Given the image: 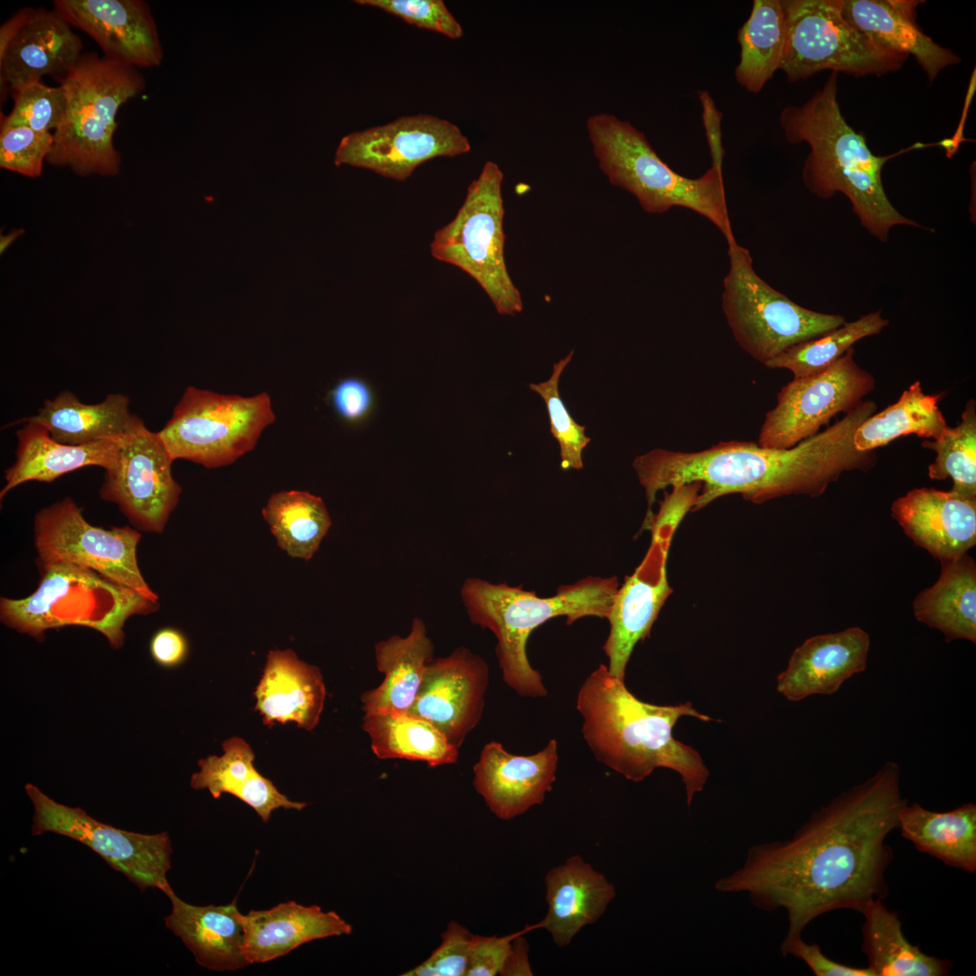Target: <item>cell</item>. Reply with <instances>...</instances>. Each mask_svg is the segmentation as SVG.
I'll return each instance as SVG.
<instances>
[{
  "label": "cell",
  "instance_id": "obj_52",
  "mask_svg": "<svg viewBox=\"0 0 976 976\" xmlns=\"http://www.w3.org/2000/svg\"><path fill=\"white\" fill-rule=\"evenodd\" d=\"M699 99L702 108L701 117L711 157V166L723 170L725 149L721 136L722 113L717 108L708 91H699Z\"/></svg>",
  "mask_w": 976,
  "mask_h": 976
},
{
  "label": "cell",
  "instance_id": "obj_53",
  "mask_svg": "<svg viewBox=\"0 0 976 976\" xmlns=\"http://www.w3.org/2000/svg\"><path fill=\"white\" fill-rule=\"evenodd\" d=\"M539 929L538 924H530L521 930L511 941V951L505 965L501 972L502 976H531L533 975L529 961V943L523 934Z\"/></svg>",
  "mask_w": 976,
  "mask_h": 976
},
{
  "label": "cell",
  "instance_id": "obj_1",
  "mask_svg": "<svg viewBox=\"0 0 976 976\" xmlns=\"http://www.w3.org/2000/svg\"><path fill=\"white\" fill-rule=\"evenodd\" d=\"M906 802L900 768L887 762L815 811L790 839L749 847L742 864L714 887L746 894L765 912L784 910L788 926L783 941L802 936L825 913L860 912L888 895L886 871L893 850L887 839Z\"/></svg>",
  "mask_w": 976,
  "mask_h": 976
},
{
  "label": "cell",
  "instance_id": "obj_10",
  "mask_svg": "<svg viewBox=\"0 0 976 976\" xmlns=\"http://www.w3.org/2000/svg\"><path fill=\"white\" fill-rule=\"evenodd\" d=\"M276 420L266 391L245 397L187 387L157 435L174 461L229 465L255 448Z\"/></svg>",
  "mask_w": 976,
  "mask_h": 976
},
{
  "label": "cell",
  "instance_id": "obj_47",
  "mask_svg": "<svg viewBox=\"0 0 976 976\" xmlns=\"http://www.w3.org/2000/svg\"><path fill=\"white\" fill-rule=\"evenodd\" d=\"M473 934L457 922H450L441 943L431 955L402 976H465Z\"/></svg>",
  "mask_w": 976,
  "mask_h": 976
},
{
  "label": "cell",
  "instance_id": "obj_26",
  "mask_svg": "<svg viewBox=\"0 0 976 976\" xmlns=\"http://www.w3.org/2000/svg\"><path fill=\"white\" fill-rule=\"evenodd\" d=\"M325 693L317 666L299 660L292 650L270 651L253 693L255 710L266 726L294 721L311 731L319 723Z\"/></svg>",
  "mask_w": 976,
  "mask_h": 976
},
{
  "label": "cell",
  "instance_id": "obj_30",
  "mask_svg": "<svg viewBox=\"0 0 976 976\" xmlns=\"http://www.w3.org/2000/svg\"><path fill=\"white\" fill-rule=\"evenodd\" d=\"M23 421L42 425L53 439L67 445L120 441L145 426L131 412L127 395L110 393L99 403L87 404L70 390L45 399L35 415L14 424Z\"/></svg>",
  "mask_w": 976,
  "mask_h": 976
},
{
  "label": "cell",
  "instance_id": "obj_5",
  "mask_svg": "<svg viewBox=\"0 0 976 976\" xmlns=\"http://www.w3.org/2000/svg\"><path fill=\"white\" fill-rule=\"evenodd\" d=\"M618 587L616 577H587L560 586L553 596L540 597L521 586L470 577L462 586L461 597L471 623L495 635L504 683L519 696L537 699L546 697L548 690L527 656L531 632L558 616H566L568 624L587 616L607 618Z\"/></svg>",
  "mask_w": 976,
  "mask_h": 976
},
{
  "label": "cell",
  "instance_id": "obj_54",
  "mask_svg": "<svg viewBox=\"0 0 976 976\" xmlns=\"http://www.w3.org/2000/svg\"><path fill=\"white\" fill-rule=\"evenodd\" d=\"M23 232H24L23 230L18 229V230H13L12 231H10L9 233H7L5 235H1V237H0V253L3 254L6 250V249L19 236H21Z\"/></svg>",
  "mask_w": 976,
  "mask_h": 976
},
{
  "label": "cell",
  "instance_id": "obj_21",
  "mask_svg": "<svg viewBox=\"0 0 976 976\" xmlns=\"http://www.w3.org/2000/svg\"><path fill=\"white\" fill-rule=\"evenodd\" d=\"M54 10L95 40L104 56L153 68L164 57L155 21L143 0H55Z\"/></svg>",
  "mask_w": 976,
  "mask_h": 976
},
{
  "label": "cell",
  "instance_id": "obj_29",
  "mask_svg": "<svg viewBox=\"0 0 976 976\" xmlns=\"http://www.w3.org/2000/svg\"><path fill=\"white\" fill-rule=\"evenodd\" d=\"M921 1L842 0L844 17L879 45L913 55L932 82L944 68L961 61L952 51L923 33L915 21Z\"/></svg>",
  "mask_w": 976,
  "mask_h": 976
},
{
  "label": "cell",
  "instance_id": "obj_18",
  "mask_svg": "<svg viewBox=\"0 0 976 976\" xmlns=\"http://www.w3.org/2000/svg\"><path fill=\"white\" fill-rule=\"evenodd\" d=\"M173 462L157 433L145 426L121 440L114 465L105 470L99 496L117 505L135 529L161 533L182 493Z\"/></svg>",
  "mask_w": 976,
  "mask_h": 976
},
{
  "label": "cell",
  "instance_id": "obj_12",
  "mask_svg": "<svg viewBox=\"0 0 976 976\" xmlns=\"http://www.w3.org/2000/svg\"><path fill=\"white\" fill-rule=\"evenodd\" d=\"M786 42L780 70L790 82L831 70L854 77L882 76L902 68L908 55L888 50L856 29L842 0H782Z\"/></svg>",
  "mask_w": 976,
  "mask_h": 976
},
{
  "label": "cell",
  "instance_id": "obj_43",
  "mask_svg": "<svg viewBox=\"0 0 976 976\" xmlns=\"http://www.w3.org/2000/svg\"><path fill=\"white\" fill-rule=\"evenodd\" d=\"M574 352L553 365L549 379L544 382L529 384L530 389L538 393L545 401L550 433L558 442L560 448V466L563 470L583 468L582 451L590 442L586 436L587 427L577 424L562 401L559 391V378L567 365L571 361Z\"/></svg>",
  "mask_w": 976,
  "mask_h": 976
},
{
  "label": "cell",
  "instance_id": "obj_42",
  "mask_svg": "<svg viewBox=\"0 0 976 976\" xmlns=\"http://www.w3.org/2000/svg\"><path fill=\"white\" fill-rule=\"evenodd\" d=\"M935 453L928 466L932 480L953 479L951 491L969 499H976V401L970 399L962 413L961 422L949 426L933 440L921 443Z\"/></svg>",
  "mask_w": 976,
  "mask_h": 976
},
{
  "label": "cell",
  "instance_id": "obj_51",
  "mask_svg": "<svg viewBox=\"0 0 976 976\" xmlns=\"http://www.w3.org/2000/svg\"><path fill=\"white\" fill-rule=\"evenodd\" d=\"M150 653L153 660L164 668L183 663L188 654V643L183 633L173 627L158 630L151 638Z\"/></svg>",
  "mask_w": 976,
  "mask_h": 976
},
{
  "label": "cell",
  "instance_id": "obj_34",
  "mask_svg": "<svg viewBox=\"0 0 976 976\" xmlns=\"http://www.w3.org/2000/svg\"><path fill=\"white\" fill-rule=\"evenodd\" d=\"M901 835L915 849L949 867L976 871V804L933 812L915 802L902 806L897 816Z\"/></svg>",
  "mask_w": 976,
  "mask_h": 976
},
{
  "label": "cell",
  "instance_id": "obj_13",
  "mask_svg": "<svg viewBox=\"0 0 976 976\" xmlns=\"http://www.w3.org/2000/svg\"><path fill=\"white\" fill-rule=\"evenodd\" d=\"M141 537L138 530L129 526L106 530L91 525L70 497L40 509L33 518L38 564L81 567L158 602L138 567L136 549Z\"/></svg>",
  "mask_w": 976,
  "mask_h": 976
},
{
  "label": "cell",
  "instance_id": "obj_38",
  "mask_svg": "<svg viewBox=\"0 0 976 976\" xmlns=\"http://www.w3.org/2000/svg\"><path fill=\"white\" fill-rule=\"evenodd\" d=\"M785 42L786 20L781 1L755 0L748 19L737 33V82L748 92H760L780 70Z\"/></svg>",
  "mask_w": 976,
  "mask_h": 976
},
{
  "label": "cell",
  "instance_id": "obj_44",
  "mask_svg": "<svg viewBox=\"0 0 976 976\" xmlns=\"http://www.w3.org/2000/svg\"><path fill=\"white\" fill-rule=\"evenodd\" d=\"M14 107L1 120V126L27 127L50 132L61 122L66 108L62 86L50 87L42 80L28 83L11 93Z\"/></svg>",
  "mask_w": 976,
  "mask_h": 976
},
{
  "label": "cell",
  "instance_id": "obj_33",
  "mask_svg": "<svg viewBox=\"0 0 976 976\" xmlns=\"http://www.w3.org/2000/svg\"><path fill=\"white\" fill-rule=\"evenodd\" d=\"M222 749L221 756L209 755L198 761L200 771L191 777L192 789H207L214 799L230 793L250 806L263 822H267L277 808L301 811L307 805L289 800L258 772L253 765L254 752L244 739L228 738Z\"/></svg>",
  "mask_w": 976,
  "mask_h": 976
},
{
  "label": "cell",
  "instance_id": "obj_35",
  "mask_svg": "<svg viewBox=\"0 0 976 976\" xmlns=\"http://www.w3.org/2000/svg\"><path fill=\"white\" fill-rule=\"evenodd\" d=\"M938 580L913 602L915 619L941 631L946 642L976 643V565L968 554L941 561Z\"/></svg>",
  "mask_w": 976,
  "mask_h": 976
},
{
  "label": "cell",
  "instance_id": "obj_25",
  "mask_svg": "<svg viewBox=\"0 0 976 976\" xmlns=\"http://www.w3.org/2000/svg\"><path fill=\"white\" fill-rule=\"evenodd\" d=\"M548 911L538 923L558 947L603 915L616 895L615 885L579 855L549 869L545 877Z\"/></svg>",
  "mask_w": 976,
  "mask_h": 976
},
{
  "label": "cell",
  "instance_id": "obj_7",
  "mask_svg": "<svg viewBox=\"0 0 976 976\" xmlns=\"http://www.w3.org/2000/svg\"><path fill=\"white\" fill-rule=\"evenodd\" d=\"M66 95L63 118L53 133L47 162L76 174L114 176L121 156L113 144L119 108L139 95L145 80L136 67L94 52L81 55L59 82Z\"/></svg>",
  "mask_w": 976,
  "mask_h": 976
},
{
  "label": "cell",
  "instance_id": "obj_45",
  "mask_svg": "<svg viewBox=\"0 0 976 976\" xmlns=\"http://www.w3.org/2000/svg\"><path fill=\"white\" fill-rule=\"evenodd\" d=\"M53 145V134L27 127L1 126L0 166L24 176H41Z\"/></svg>",
  "mask_w": 976,
  "mask_h": 976
},
{
  "label": "cell",
  "instance_id": "obj_40",
  "mask_svg": "<svg viewBox=\"0 0 976 976\" xmlns=\"http://www.w3.org/2000/svg\"><path fill=\"white\" fill-rule=\"evenodd\" d=\"M278 547L290 557L309 560L332 526L324 501L305 491L273 493L262 509Z\"/></svg>",
  "mask_w": 976,
  "mask_h": 976
},
{
  "label": "cell",
  "instance_id": "obj_9",
  "mask_svg": "<svg viewBox=\"0 0 976 976\" xmlns=\"http://www.w3.org/2000/svg\"><path fill=\"white\" fill-rule=\"evenodd\" d=\"M502 180L498 164L486 162L455 218L435 233L430 251L473 277L499 314L514 315L523 305L505 262Z\"/></svg>",
  "mask_w": 976,
  "mask_h": 976
},
{
  "label": "cell",
  "instance_id": "obj_17",
  "mask_svg": "<svg viewBox=\"0 0 976 976\" xmlns=\"http://www.w3.org/2000/svg\"><path fill=\"white\" fill-rule=\"evenodd\" d=\"M470 150L469 139L457 126L418 114L344 136L336 148L334 164L368 169L402 182L430 159L454 157Z\"/></svg>",
  "mask_w": 976,
  "mask_h": 976
},
{
  "label": "cell",
  "instance_id": "obj_8",
  "mask_svg": "<svg viewBox=\"0 0 976 976\" xmlns=\"http://www.w3.org/2000/svg\"><path fill=\"white\" fill-rule=\"evenodd\" d=\"M38 566L41 577L31 595L0 601L1 622L37 641H42L51 628L79 624L100 632L111 647L120 648L127 618L159 608L158 602L92 570L64 563Z\"/></svg>",
  "mask_w": 976,
  "mask_h": 976
},
{
  "label": "cell",
  "instance_id": "obj_2",
  "mask_svg": "<svg viewBox=\"0 0 976 976\" xmlns=\"http://www.w3.org/2000/svg\"><path fill=\"white\" fill-rule=\"evenodd\" d=\"M876 411V402L863 400L833 425L786 449L737 440L697 452L653 448L633 462L647 499L644 519L652 518L658 492L693 482L701 489L692 511L729 494L756 504L788 495L819 497L843 473L876 465L875 451L854 446L856 429Z\"/></svg>",
  "mask_w": 976,
  "mask_h": 976
},
{
  "label": "cell",
  "instance_id": "obj_48",
  "mask_svg": "<svg viewBox=\"0 0 976 976\" xmlns=\"http://www.w3.org/2000/svg\"><path fill=\"white\" fill-rule=\"evenodd\" d=\"M521 930L504 936L473 934L465 976L501 975L511 941Z\"/></svg>",
  "mask_w": 976,
  "mask_h": 976
},
{
  "label": "cell",
  "instance_id": "obj_11",
  "mask_svg": "<svg viewBox=\"0 0 976 976\" xmlns=\"http://www.w3.org/2000/svg\"><path fill=\"white\" fill-rule=\"evenodd\" d=\"M729 269L723 280L722 310L741 348L765 364L792 346L844 323L840 314L802 307L773 288L754 269L747 249L727 247Z\"/></svg>",
  "mask_w": 976,
  "mask_h": 976
},
{
  "label": "cell",
  "instance_id": "obj_4",
  "mask_svg": "<svg viewBox=\"0 0 976 976\" xmlns=\"http://www.w3.org/2000/svg\"><path fill=\"white\" fill-rule=\"evenodd\" d=\"M837 80L832 71L806 102L786 106L779 116L786 140L810 147L802 173L805 187L821 199L845 194L862 226L882 241L894 226L921 228L887 198L881 172L892 155H874L864 136L847 123L837 99Z\"/></svg>",
  "mask_w": 976,
  "mask_h": 976
},
{
  "label": "cell",
  "instance_id": "obj_32",
  "mask_svg": "<svg viewBox=\"0 0 976 976\" xmlns=\"http://www.w3.org/2000/svg\"><path fill=\"white\" fill-rule=\"evenodd\" d=\"M434 644L424 622L415 617L409 633L393 635L374 645L377 669L384 674L381 683L361 697L362 710L407 714L421 686Z\"/></svg>",
  "mask_w": 976,
  "mask_h": 976
},
{
  "label": "cell",
  "instance_id": "obj_19",
  "mask_svg": "<svg viewBox=\"0 0 976 976\" xmlns=\"http://www.w3.org/2000/svg\"><path fill=\"white\" fill-rule=\"evenodd\" d=\"M82 42L56 10L25 7L0 27V82L10 92L44 75L60 82L78 63Z\"/></svg>",
  "mask_w": 976,
  "mask_h": 976
},
{
  "label": "cell",
  "instance_id": "obj_16",
  "mask_svg": "<svg viewBox=\"0 0 976 976\" xmlns=\"http://www.w3.org/2000/svg\"><path fill=\"white\" fill-rule=\"evenodd\" d=\"M876 386L874 376L854 360V348L824 371L793 379L765 417L758 446L786 449L817 435L840 413L857 408Z\"/></svg>",
  "mask_w": 976,
  "mask_h": 976
},
{
  "label": "cell",
  "instance_id": "obj_28",
  "mask_svg": "<svg viewBox=\"0 0 976 976\" xmlns=\"http://www.w3.org/2000/svg\"><path fill=\"white\" fill-rule=\"evenodd\" d=\"M243 953L249 962L282 957L302 944L332 936L348 935L352 927L337 913L295 901L243 915Z\"/></svg>",
  "mask_w": 976,
  "mask_h": 976
},
{
  "label": "cell",
  "instance_id": "obj_24",
  "mask_svg": "<svg viewBox=\"0 0 976 976\" xmlns=\"http://www.w3.org/2000/svg\"><path fill=\"white\" fill-rule=\"evenodd\" d=\"M869 646L868 633L857 626L812 636L793 652L777 677V691L791 701L833 694L865 671Z\"/></svg>",
  "mask_w": 976,
  "mask_h": 976
},
{
  "label": "cell",
  "instance_id": "obj_3",
  "mask_svg": "<svg viewBox=\"0 0 976 976\" xmlns=\"http://www.w3.org/2000/svg\"><path fill=\"white\" fill-rule=\"evenodd\" d=\"M576 705L583 737L598 762L633 782L644 780L656 768L675 771L684 784L689 806L703 790L709 772L702 757L672 735L682 717L711 720L690 702L643 701L626 688L624 680L600 664L581 684Z\"/></svg>",
  "mask_w": 976,
  "mask_h": 976
},
{
  "label": "cell",
  "instance_id": "obj_39",
  "mask_svg": "<svg viewBox=\"0 0 976 976\" xmlns=\"http://www.w3.org/2000/svg\"><path fill=\"white\" fill-rule=\"evenodd\" d=\"M941 395L925 394L916 380L903 391L894 404L864 420L854 434L859 451H875L896 438L916 435L937 438L948 427L939 408Z\"/></svg>",
  "mask_w": 976,
  "mask_h": 976
},
{
  "label": "cell",
  "instance_id": "obj_6",
  "mask_svg": "<svg viewBox=\"0 0 976 976\" xmlns=\"http://www.w3.org/2000/svg\"><path fill=\"white\" fill-rule=\"evenodd\" d=\"M586 126L600 170L612 185L633 194L643 211L661 214L674 207L690 210L713 223L727 247L737 243L722 170L710 166L698 178L678 174L643 132L612 114H594Z\"/></svg>",
  "mask_w": 976,
  "mask_h": 976
},
{
  "label": "cell",
  "instance_id": "obj_20",
  "mask_svg": "<svg viewBox=\"0 0 976 976\" xmlns=\"http://www.w3.org/2000/svg\"><path fill=\"white\" fill-rule=\"evenodd\" d=\"M489 684L485 661L465 647L431 659L408 715L436 727L459 748L478 725Z\"/></svg>",
  "mask_w": 976,
  "mask_h": 976
},
{
  "label": "cell",
  "instance_id": "obj_27",
  "mask_svg": "<svg viewBox=\"0 0 976 976\" xmlns=\"http://www.w3.org/2000/svg\"><path fill=\"white\" fill-rule=\"evenodd\" d=\"M172 904L164 917L165 926L181 938L196 962L215 971H236L250 965L243 953V915L237 898L225 906H193L172 889L166 894Z\"/></svg>",
  "mask_w": 976,
  "mask_h": 976
},
{
  "label": "cell",
  "instance_id": "obj_36",
  "mask_svg": "<svg viewBox=\"0 0 976 976\" xmlns=\"http://www.w3.org/2000/svg\"><path fill=\"white\" fill-rule=\"evenodd\" d=\"M861 951L868 958V968L874 976H946L952 969L948 959L931 956L912 944L904 935L896 913L890 911L882 899H875L859 912Z\"/></svg>",
  "mask_w": 976,
  "mask_h": 976
},
{
  "label": "cell",
  "instance_id": "obj_41",
  "mask_svg": "<svg viewBox=\"0 0 976 976\" xmlns=\"http://www.w3.org/2000/svg\"><path fill=\"white\" fill-rule=\"evenodd\" d=\"M887 325L888 320L881 315V311H875L797 343L764 365L769 369L788 370L793 379L808 377L824 371L855 343L881 333Z\"/></svg>",
  "mask_w": 976,
  "mask_h": 976
},
{
  "label": "cell",
  "instance_id": "obj_46",
  "mask_svg": "<svg viewBox=\"0 0 976 976\" xmlns=\"http://www.w3.org/2000/svg\"><path fill=\"white\" fill-rule=\"evenodd\" d=\"M361 5L372 6L396 15L418 28L441 33L450 39L464 34L460 23L442 0H355Z\"/></svg>",
  "mask_w": 976,
  "mask_h": 976
},
{
  "label": "cell",
  "instance_id": "obj_50",
  "mask_svg": "<svg viewBox=\"0 0 976 976\" xmlns=\"http://www.w3.org/2000/svg\"><path fill=\"white\" fill-rule=\"evenodd\" d=\"M330 398L339 417L350 422L364 418L372 404L370 388L357 378H347L339 381L332 389Z\"/></svg>",
  "mask_w": 976,
  "mask_h": 976
},
{
  "label": "cell",
  "instance_id": "obj_23",
  "mask_svg": "<svg viewBox=\"0 0 976 976\" xmlns=\"http://www.w3.org/2000/svg\"><path fill=\"white\" fill-rule=\"evenodd\" d=\"M891 515L940 562L962 556L976 543V499L951 490L912 489L892 503Z\"/></svg>",
  "mask_w": 976,
  "mask_h": 976
},
{
  "label": "cell",
  "instance_id": "obj_37",
  "mask_svg": "<svg viewBox=\"0 0 976 976\" xmlns=\"http://www.w3.org/2000/svg\"><path fill=\"white\" fill-rule=\"evenodd\" d=\"M361 728L379 759L422 761L430 767L456 763L458 748L429 722L388 712L364 713Z\"/></svg>",
  "mask_w": 976,
  "mask_h": 976
},
{
  "label": "cell",
  "instance_id": "obj_22",
  "mask_svg": "<svg viewBox=\"0 0 976 976\" xmlns=\"http://www.w3.org/2000/svg\"><path fill=\"white\" fill-rule=\"evenodd\" d=\"M558 746L550 739L539 752L521 755L496 741L485 744L474 765L473 784L489 810L503 821L542 803L557 778Z\"/></svg>",
  "mask_w": 976,
  "mask_h": 976
},
{
  "label": "cell",
  "instance_id": "obj_14",
  "mask_svg": "<svg viewBox=\"0 0 976 976\" xmlns=\"http://www.w3.org/2000/svg\"><path fill=\"white\" fill-rule=\"evenodd\" d=\"M691 510V502L680 493H665L650 529V548L634 572L618 587L607 616L610 631L603 650L608 671L624 680L634 646L649 636L653 623L671 594L666 562L671 538Z\"/></svg>",
  "mask_w": 976,
  "mask_h": 976
},
{
  "label": "cell",
  "instance_id": "obj_15",
  "mask_svg": "<svg viewBox=\"0 0 976 976\" xmlns=\"http://www.w3.org/2000/svg\"><path fill=\"white\" fill-rule=\"evenodd\" d=\"M25 793L33 806L32 834L52 832L79 841L98 853L141 891L156 888L165 895L172 843L167 832L143 834L103 823L80 807L57 802L33 784Z\"/></svg>",
  "mask_w": 976,
  "mask_h": 976
},
{
  "label": "cell",
  "instance_id": "obj_31",
  "mask_svg": "<svg viewBox=\"0 0 976 976\" xmlns=\"http://www.w3.org/2000/svg\"><path fill=\"white\" fill-rule=\"evenodd\" d=\"M22 423L23 426L15 433V460L5 471V483L0 491L1 500L24 483H51L65 474L89 465L107 470L116 461L121 440L67 445L53 439L40 424L32 421Z\"/></svg>",
  "mask_w": 976,
  "mask_h": 976
},
{
  "label": "cell",
  "instance_id": "obj_49",
  "mask_svg": "<svg viewBox=\"0 0 976 976\" xmlns=\"http://www.w3.org/2000/svg\"><path fill=\"white\" fill-rule=\"evenodd\" d=\"M780 951L784 956L793 955L804 962L816 976H874L868 967H851L828 958L818 944L808 943L802 936L782 941Z\"/></svg>",
  "mask_w": 976,
  "mask_h": 976
}]
</instances>
